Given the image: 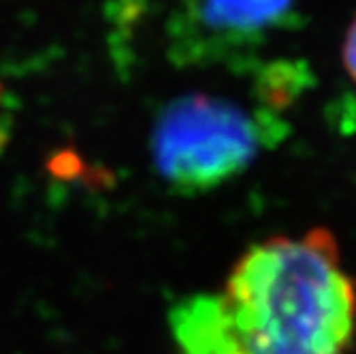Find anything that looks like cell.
Segmentation results:
<instances>
[{
    "mask_svg": "<svg viewBox=\"0 0 356 354\" xmlns=\"http://www.w3.org/2000/svg\"><path fill=\"white\" fill-rule=\"evenodd\" d=\"M220 307L222 354H352L356 280L327 229L273 235L231 267Z\"/></svg>",
    "mask_w": 356,
    "mask_h": 354,
    "instance_id": "cell-1",
    "label": "cell"
},
{
    "mask_svg": "<svg viewBox=\"0 0 356 354\" xmlns=\"http://www.w3.org/2000/svg\"><path fill=\"white\" fill-rule=\"evenodd\" d=\"M288 131L277 109L267 105L245 107L226 96L184 94L156 118L154 167L179 195H205L239 177Z\"/></svg>",
    "mask_w": 356,
    "mask_h": 354,
    "instance_id": "cell-2",
    "label": "cell"
},
{
    "mask_svg": "<svg viewBox=\"0 0 356 354\" xmlns=\"http://www.w3.org/2000/svg\"><path fill=\"white\" fill-rule=\"evenodd\" d=\"M299 0H179L169 26V49L179 64L241 62L299 22Z\"/></svg>",
    "mask_w": 356,
    "mask_h": 354,
    "instance_id": "cell-3",
    "label": "cell"
},
{
    "mask_svg": "<svg viewBox=\"0 0 356 354\" xmlns=\"http://www.w3.org/2000/svg\"><path fill=\"white\" fill-rule=\"evenodd\" d=\"M341 58H343L346 73L356 83V17L348 26L346 39H343V47H341Z\"/></svg>",
    "mask_w": 356,
    "mask_h": 354,
    "instance_id": "cell-4",
    "label": "cell"
},
{
    "mask_svg": "<svg viewBox=\"0 0 356 354\" xmlns=\"http://www.w3.org/2000/svg\"><path fill=\"white\" fill-rule=\"evenodd\" d=\"M7 139H9V131L5 126V115H3V83H0V152L5 150Z\"/></svg>",
    "mask_w": 356,
    "mask_h": 354,
    "instance_id": "cell-5",
    "label": "cell"
}]
</instances>
